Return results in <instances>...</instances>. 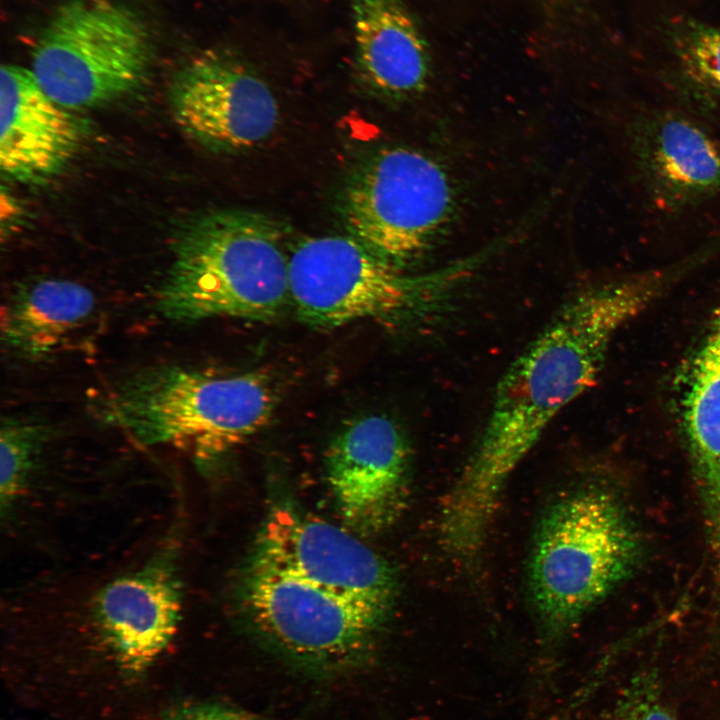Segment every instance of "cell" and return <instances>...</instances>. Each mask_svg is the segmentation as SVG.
<instances>
[{
	"label": "cell",
	"instance_id": "obj_1",
	"mask_svg": "<svg viewBox=\"0 0 720 720\" xmlns=\"http://www.w3.org/2000/svg\"><path fill=\"white\" fill-rule=\"evenodd\" d=\"M675 263L585 287L500 378L487 421L440 510L452 548L481 551L504 487L557 415L596 382L616 333L683 275Z\"/></svg>",
	"mask_w": 720,
	"mask_h": 720
},
{
	"label": "cell",
	"instance_id": "obj_2",
	"mask_svg": "<svg viewBox=\"0 0 720 720\" xmlns=\"http://www.w3.org/2000/svg\"><path fill=\"white\" fill-rule=\"evenodd\" d=\"M283 230L254 211L224 209L186 219L172 241V259L156 295L168 320L277 318L290 301Z\"/></svg>",
	"mask_w": 720,
	"mask_h": 720
},
{
	"label": "cell",
	"instance_id": "obj_3",
	"mask_svg": "<svg viewBox=\"0 0 720 720\" xmlns=\"http://www.w3.org/2000/svg\"><path fill=\"white\" fill-rule=\"evenodd\" d=\"M643 550L628 507L608 486L585 484L553 501L537 524L527 567L544 644L559 645L630 578Z\"/></svg>",
	"mask_w": 720,
	"mask_h": 720
},
{
	"label": "cell",
	"instance_id": "obj_4",
	"mask_svg": "<svg viewBox=\"0 0 720 720\" xmlns=\"http://www.w3.org/2000/svg\"><path fill=\"white\" fill-rule=\"evenodd\" d=\"M276 398L270 379L258 371L217 375L166 366L121 381L98 410L106 424L144 445L186 447L208 460L264 429Z\"/></svg>",
	"mask_w": 720,
	"mask_h": 720
},
{
	"label": "cell",
	"instance_id": "obj_5",
	"mask_svg": "<svg viewBox=\"0 0 720 720\" xmlns=\"http://www.w3.org/2000/svg\"><path fill=\"white\" fill-rule=\"evenodd\" d=\"M461 271L411 274L350 235L311 237L289 255L290 301L298 318L315 328L369 320L410 324L442 307Z\"/></svg>",
	"mask_w": 720,
	"mask_h": 720
},
{
	"label": "cell",
	"instance_id": "obj_6",
	"mask_svg": "<svg viewBox=\"0 0 720 720\" xmlns=\"http://www.w3.org/2000/svg\"><path fill=\"white\" fill-rule=\"evenodd\" d=\"M619 143L640 213L664 232L693 228L720 212L718 131L661 101L620 110Z\"/></svg>",
	"mask_w": 720,
	"mask_h": 720
},
{
	"label": "cell",
	"instance_id": "obj_7",
	"mask_svg": "<svg viewBox=\"0 0 720 720\" xmlns=\"http://www.w3.org/2000/svg\"><path fill=\"white\" fill-rule=\"evenodd\" d=\"M255 631L306 672L336 677L366 665L386 610L305 581L254 558L242 585Z\"/></svg>",
	"mask_w": 720,
	"mask_h": 720
},
{
	"label": "cell",
	"instance_id": "obj_8",
	"mask_svg": "<svg viewBox=\"0 0 720 720\" xmlns=\"http://www.w3.org/2000/svg\"><path fill=\"white\" fill-rule=\"evenodd\" d=\"M153 59L142 20L114 0H69L40 33L32 71L67 109L97 107L139 88Z\"/></svg>",
	"mask_w": 720,
	"mask_h": 720
},
{
	"label": "cell",
	"instance_id": "obj_9",
	"mask_svg": "<svg viewBox=\"0 0 720 720\" xmlns=\"http://www.w3.org/2000/svg\"><path fill=\"white\" fill-rule=\"evenodd\" d=\"M457 193L447 169L408 147L372 155L344 193L350 236L384 260L403 268L429 251L451 224Z\"/></svg>",
	"mask_w": 720,
	"mask_h": 720
},
{
	"label": "cell",
	"instance_id": "obj_10",
	"mask_svg": "<svg viewBox=\"0 0 720 720\" xmlns=\"http://www.w3.org/2000/svg\"><path fill=\"white\" fill-rule=\"evenodd\" d=\"M172 116L183 133L220 152L267 140L278 123L268 85L236 56L208 51L186 63L169 90Z\"/></svg>",
	"mask_w": 720,
	"mask_h": 720
},
{
	"label": "cell",
	"instance_id": "obj_11",
	"mask_svg": "<svg viewBox=\"0 0 720 720\" xmlns=\"http://www.w3.org/2000/svg\"><path fill=\"white\" fill-rule=\"evenodd\" d=\"M254 558L386 611L394 600L396 579L385 560L352 532L289 505L269 513Z\"/></svg>",
	"mask_w": 720,
	"mask_h": 720
},
{
	"label": "cell",
	"instance_id": "obj_12",
	"mask_svg": "<svg viewBox=\"0 0 720 720\" xmlns=\"http://www.w3.org/2000/svg\"><path fill=\"white\" fill-rule=\"evenodd\" d=\"M410 447L390 418L369 415L344 426L326 454V475L345 523L361 536L389 528L408 497Z\"/></svg>",
	"mask_w": 720,
	"mask_h": 720
},
{
	"label": "cell",
	"instance_id": "obj_13",
	"mask_svg": "<svg viewBox=\"0 0 720 720\" xmlns=\"http://www.w3.org/2000/svg\"><path fill=\"white\" fill-rule=\"evenodd\" d=\"M178 543L167 540L139 570L103 587L92 617L121 668L138 674L174 637L181 611Z\"/></svg>",
	"mask_w": 720,
	"mask_h": 720
},
{
	"label": "cell",
	"instance_id": "obj_14",
	"mask_svg": "<svg viewBox=\"0 0 720 720\" xmlns=\"http://www.w3.org/2000/svg\"><path fill=\"white\" fill-rule=\"evenodd\" d=\"M0 83L2 176L21 184L47 183L76 155L82 128L45 93L32 70L2 65Z\"/></svg>",
	"mask_w": 720,
	"mask_h": 720
},
{
	"label": "cell",
	"instance_id": "obj_15",
	"mask_svg": "<svg viewBox=\"0 0 720 720\" xmlns=\"http://www.w3.org/2000/svg\"><path fill=\"white\" fill-rule=\"evenodd\" d=\"M356 67L364 83L395 99L426 88L430 59L426 42L402 0H353Z\"/></svg>",
	"mask_w": 720,
	"mask_h": 720
},
{
	"label": "cell",
	"instance_id": "obj_16",
	"mask_svg": "<svg viewBox=\"0 0 720 720\" xmlns=\"http://www.w3.org/2000/svg\"><path fill=\"white\" fill-rule=\"evenodd\" d=\"M682 426L711 553L720 559V306L692 360Z\"/></svg>",
	"mask_w": 720,
	"mask_h": 720
},
{
	"label": "cell",
	"instance_id": "obj_17",
	"mask_svg": "<svg viewBox=\"0 0 720 720\" xmlns=\"http://www.w3.org/2000/svg\"><path fill=\"white\" fill-rule=\"evenodd\" d=\"M94 294L68 279L45 278L18 286L1 310V338L17 357L38 360L62 348L92 318Z\"/></svg>",
	"mask_w": 720,
	"mask_h": 720
},
{
	"label": "cell",
	"instance_id": "obj_18",
	"mask_svg": "<svg viewBox=\"0 0 720 720\" xmlns=\"http://www.w3.org/2000/svg\"><path fill=\"white\" fill-rule=\"evenodd\" d=\"M671 60L662 73L663 98L720 129V27L695 18L672 20Z\"/></svg>",
	"mask_w": 720,
	"mask_h": 720
},
{
	"label": "cell",
	"instance_id": "obj_19",
	"mask_svg": "<svg viewBox=\"0 0 720 720\" xmlns=\"http://www.w3.org/2000/svg\"><path fill=\"white\" fill-rule=\"evenodd\" d=\"M40 423L7 418L0 432V504L2 515L9 512L26 485L32 464L47 435Z\"/></svg>",
	"mask_w": 720,
	"mask_h": 720
},
{
	"label": "cell",
	"instance_id": "obj_20",
	"mask_svg": "<svg viewBox=\"0 0 720 720\" xmlns=\"http://www.w3.org/2000/svg\"><path fill=\"white\" fill-rule=\"evenodd\" d=\"M610 720H674L654 674L641 673L628 683Z\"/></svg>",
	"mask_w": 720,
	"mask_h": 720
},
{
	"label": "cell",
	"instance_id": "obj_21",
	"mask_svg": "<svg viewBox=\"0 0 720 720\" xmlns=\"http://www.w3.org/2000/svg\"><path fill=\"white\" fill-rule=\"evenodd\" d=\"M169 720H255L250 714L221 705H198L185 708Z\"/></svg>",
	"mask_w": 720,
	"mask_h": 720
}]
</instances>
